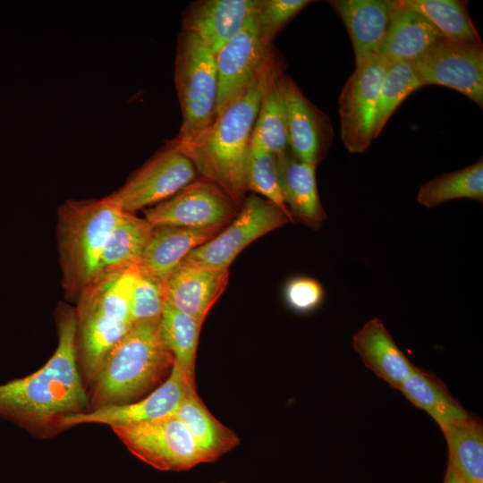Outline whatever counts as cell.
<instances>
[{
	"label": "cell",
	"instance_id": "obj_1",
	"mask_svg": "<svg viewBox=\"0 0 483 483\" xmlns=\"http://www.w3.org/2000/svg\"><path fill=\"white\" fill-rule=\"evenodd\" d=\"M58 345L36 372L0 385V417L31 432H54L64 416L83 412L88 396L78 369L77 316L57 311Z\"/></svg>",
	"mask_w": 483,
	"mask_h": 483
},
{
	"label": "cell",
	"instance_id": "obj_2",
	"mask_svg": "<svg viewBox=\"0 0 483 483\" xmlns=\"http://www.w3.org/2000/svg\"><path fill=\"white\" fill-rule=\"evenodd\" d=\"M276 60L275 57L247 90L199 135L185 143L169 140L192 161L205 179L218 185L235 202L247 191L245 166L250 138L263 87Z\"/></svg>",
	"mask_w": 483,
	"mask_h": 483
},
{
	"label": "cell",
	"instance_id": "obj_3",
	"mask_svg": "<svg viewBox=\"0 0 483 483\" xmlns=\"http://www.w3.org/2000/svg\"><path fill=\"white\" fill-rule=\"evenodd\" d=\"M160 318L134 323L108 354L93 380V409L137 401L172 369L174 358L162 340Z\"/></svg>",
	"mask_w": 483,
	"mask_h": 483
},
{
	"label": "cell",
	"instance_id": "obj_4",
	"mask_svg": "<svg viewBox=\"0 0 483 483\" xmlns=\"http://www.w3.org/2000/svg\"><path fill=\"white\" fill-rule=\"evenodd\" d=\"M136 270L132 267L103 272L77 299L78 354L84 374L91 381L133 326L131 301Z\"/></svg>",
	"mask_w": 483,
	"mask_h": 483
},
{
	"label": "cell",
	"instance_id": "obj_5",
	"mask_svg": "<svg viewBox=\"0 0 483 483\" xmlns=\"http://www.w3.org/2000/svg\"><path fill=\"white\" fill-rule=\"evenodd\" d=\"M107 196L100 199H69L58 210V247L66 294L78 299L100 274L107 239L122 217Z\"/></svg>",
	"mask_w": 483,
	"mask_h": 483
},
{
	"label": "cell",
	"instance_id": "obj_6",
	"mask_svg": "<svg viewBox=\"0 0 483 483\" xmlns=\"http://www.w3.org/2000/svg\"><path fill=\"white\" fill-rule=\"evenodd\" d=\"M174 82L182 114L175 143L192 140L216 117L218 75L216 55L196 34L182 30L178 36Z\"/></svg>",
	"mask_w": 483,
	"mask_h": 483
},
{
	"label": "cell",
	"instance_id": "obj_7",
	"mask_svg": "<svg viewBox=\"0 0 483 483\" xmlns=\"http://www.w3.org/2000/svg\"><path fill=\"white\" fill-rule=\"evenodd\" d=\"M111 428L134 456L159 470H187L207 462L185 425L174 415Z\"/></svg>",
	"mask_w": 483,
	"mask_h": 483
},
{
	"label": "cell",
	"instance_id": "obj_8",
	"mask_svg": "<svg viewBox=\"0 0 483 483\" xmlns=\"http://www.w3.org/2000/svg\"><path fill=\"white\" fill-rule=\"evenodd\" d=\"M289 221L292 218L278 206L259 196L250 195L230 225L191 250L180 265L228 269L246 246Z\"/></svg>",
	"mask_w": 483,
	"mask_h": 483
},
{
	"label": "cell",
	"instance_id": "obj_9",
	"mask_svg": "<svg viewBox=\"0 0 483 483\" xmlns=\"http://www.w3.org/2000/svg\"><path fill=\"white\" fill-rule=\"evenodd\" d=\"M195 177L196 167L192 161L167 141L122 187L107 197L122 211L134 214L173 197Z\"/></svg>",
	"mask_w": 483,
	"mask_h": 483
},
{
	"label": "cell",
	"instance_id": "obj_10",
	"mask_svg": "<svg viewBox=\"0 0 483 483\" xmlns=\"http://www.w3.org/2000/svg\"><path fill=\"white\" fill-rule=\"evenodd\" d=\"M390 64L379 54L370 55L356 65L341 91V139L351 153H363L374 140L373 125L379 89Z\"/></svg>",
	"mask_w": 483,
	"mask_h": 483
},
{
	"label": "cell",
	"instance_id": "obj_11",
	"mask_svg": "<svg viewBox=\"0 0 483 483\" xmlns=\"http://www.w3.org/2000/svg\"><path fill=\"white\" fill-rule=\"evenodd\" d=\"M254 13L216 55L218 75L216 117L238 99L275 57L271 44L258 30Z\"/></svg>",
	"mask_w": 483,
	"mask_h": 483
},
{
	"label": "cell",
	"instance_id": "obj_12",
	"mask_svg": "<svg viewBox=\"0 0 483 483\" xmlns=\"http://www.w3.org/2000/svg\"><path fill=\"white\" fill-rule=\"evenodd\" d=\"M235 201L208 179L193 181L145 212L153 226L224 227L236 216Z\"/></svg>",
	"mask_w": 483,
	"mask_h": 483
},
{
	"label": "cell",
	"instance_id": "obj_13",
	"mask_svg": "<svg viewBox=\"0 0 483 483\" xmlns=\"http://www.w3.org/2000/svg\"><path fill=\"white\" fill-rule=\"evenodd\" d=\"M425 85L454 89L482 108L483 46L442 40L413 62Z\"/></svg>",
	"mask_w": 483,
	"mask_h": 483
},
{
	"label": "cell",
	"instance_id": "obj_14",
	"mask_svg": "<svg viewBox=\"0 0 483 483\" xmlns=\"http://www.w3.org/2000/svg\"><path fill=\"white\" fill-rule=\"evenodd\" d=\"M189 387L193 386L187 383L179 367L174 363L168 378L145 398L64 416L58 420L55 430L86 423L105 424L113 428L173 415Z\"/></svg>",
	"mask_w": 483,
	"mask_h": 483
},
{
	"label": "cell",
	"instance_id": "obj_15",
	"mask_svg": "<svg viewBox=\"0 0 483 483\" xmlns=\"http://www.w3.org/2000/svg\"><path fill=\"white\" fill-rule=\"evenodd\" d=\"M285 92L288 146L300 161L317 166L326 156L333 139L330 120L287 75Z\"/></svg>",
	"mask_w": 483,
	"mask_h": 483
},
{
	"label": "cell",
	"instance_id": "obj_16",
	"mask_svg": "<svg viewBox=\"0 0 483 483\" xmlns=\"http://www.w3.org/2000/svg\"><path fill=\"white\" fill-rule=\"evenodd\" d=\"M228 278V269L179 265L164 283L165 302L203 324Z\"/></svg>",
	"mask_w": 483,
	"mask_h": 483
},
{
	"label": "cell",
	"instance_id": "obj_17",
	"mask_svg": "<svg viewBox=\"0 0 483 483\" xmlns=\"http://www.w3.org/2000/svg\"><path fill=\"white\" fill-rule=\"evenodd\" d=\"M258 0H201L192 3L182 30L199 37L215 55L245 25Z\"/></svg>",
	"mask_w": 483,
	"mask_h": 483
},
{
	"label": "cell",
	"instance_id": "obj_18",
	"mask_svg": "<svg viewBox=\"0 0 483 483\" xmlns=\"http://www.w3.org/2000/svg\"><path fill=\"white\" fill-rule=\"evenodd\" d=\"M329 4L348 30L354 49L355 64L378 54L398 2L333 0Z\"/></svg>",
	"mask_w": 483,
	"mask_h": 483
},
{
	"label": "cell",
	"instance_id": "obj_19",
	"mask_svg": "<svg viewBox=\"0 0 483 483\" xmlns=\"http://www.w3.org/2000/svg\"><path fill=\"white\" fill-rule=\"evenodd\" d=\"M223 229L174 225L154 227L138 268L141 273L165 283L191 250L210 241Z\"/></svg>",
	"mask_w": 483,
	"mask_h": 483
},
{
	"label": "cell",
	"instance_id": "obj_20",
	"mask_svg": "<svg viewBox=\"0 0 483 483\" xmlns=\"http://www.w3.org/2000/svg\"><path fill=\"white\" fill-rule=\"evenodd\" d=\"M276 165L281 195L292 219L319 228L326 216L318 192L317 166L300 161L287 149L276 155Z\"/></svg>",
	"mask_w": 483,
	"mask_h": 483
},
{
	"label": "cell",
	"instance_id": "obj_21",
	"mask_svg": "<svg viewBox=\"0 0 483 483\" xmlns=\"http://www.w3.org/2000/svg\"><path fill=\"white\" fill-rule=\"evenodd\" d=\"M352 347L371 371L398 390L416 368L377 318L369 320L353 335Z\"/></svg>",
	"mask_w": 483,
	"mask_h": 483
},
{
	"label": "cell",
	"instance_id": "obj_22",
	"mask_svg": "<svg viewBox=\"0 0 483 483\" xmlns=\"http://www.w3.org/2000/svg\"><path fill=\"white\" fill-rule=\"evenodd\" d=\"M397 2L378 54L391 64L414 62L445 38L422 14Z\"/></svg>",
	"mask_w": 483,
	"mask_h": 483
},
{
	"label": "cell",
	"instance_id": "obj_23",
	"mask_svg": "<svg viewBox=\"0 0 483 483\" xmlns=\"http://www.w3.org/2000/svg\"><path fill=\"white\" fill-rule=\"evenodd\" d=\"M173 415L185 425L207 462L216 461L240 444L238 436L208 411L196 387H189Z\"/></svg>",
	"mask_w": 483,
	"mask_h": 483
},
{
	"label": "cell",
	"instance_id": "obj_24",
	"mask_svg": "<svg viewBox=\"0 0 483 483\" xmlns=\"http://www.w3.org/2000/svg\"><path fill=\"white\" fill-rule=\"evenodd\" d=\"M285 77L276 60L267 76L250 138L275 155L288 148Z\"/></svg>",
	"mask_w": 483,
	"mask_h": 483
},
{
	"label": "cell",
	"instance_id": "obj_25",
	"mask_svg": "<svg viewBox=\"0 0 483 483\" xmlns=\"http://www.w3.org/2000/svg\"><path fill=\"white\" fill-rule=\"evenodd\" d=\"M399 390L411 402L427 411L441 429L470 417L438 378L418 368Z\"/></svg>",
	"mask_w": 483,
	"mask_h": 483
},
{
	"label": "cell",
	"instance_id": "obj_26",
	"mask_svg": "<svg viewBox=\"0 0 483 483\" xmlns=\"http://www.w3.org/2000/svg\"><path fill=\"white\" fill-rule=\"evenodd\" d=\"M153 229L145 218L123 212L103 250L100 274L138 267Z\"/></svg>",
	"mask_w": 483,
	"mask_h": 483
},
{
	"label": "cell",
	"instance_id": "obj_27",
	"mask_svg": "<svg viewBox=\"0 0 483 483\" xmlns=\"http://www.w3.org/2000/svg\"><path fill=\"white\" fill-rule=\"evenodd\" d=\"M202 324L168 303L160 318L162 340L187 383L195 386V359Z\"/></svg>",
	"mask_w": 483,
	"mask_h": 483
},
{
	"label": "cell",
	"instance_id": "obj_28",
	"mask_svg": "<svg viewBox=\"0 0 483 483\" xmlns=\"http://www.w3.org/2000/svg\"><path fill=\"white\" fill-rule=\"evenodd\" d=\"M449 450V463L465 483H483V429L468 419L442 429Z\"/></svg>",
	"mask_w": 483,
	"mask_h": 483
},
{
	"label": "cell",
	"instance_id": "obj_29",
	"mask_svg": "<svg viewBox=\"0 0 483 483\" xmlns=\"http://www.w3.org/2000/svg\"><path fill=\"white\" fill-rule=\"evenodd\" d=\"M400 3L422 14L436 28L445 40L482 43L464 1L400 0Z\"/></svg>",
	"mask_w": 483,
	"mask_h": 483
},
{
	"label": "cell",
	"instance_id": "obj_30",
	"mask_svg": "<svg viewBox=\"0 0 483 483\" xmlns=\"http://www.w3.org/2000/svg\"><path fill=\"white\" fill-rule=\"evenodd\" d=\"M456 199L483 200V161L461 170L443 174L422 184L417 194L418 202L434 208Z\"/></svg>",
	"mask_w": 483,
	"mask_h": 483
},
{
	"label": "cell",
	"instance_id": "obj_31",
	"mask_svg": "<svg viewBox=\"0 0 483 483\" xmlns=\"http://www.w3.org/2000/svg\"><path fill=\"white\" fill-rule=\"evenodd\" d=\"M423 86L413 62L390 64L379 89L373 125L374 140L380 134L399 105Z\"/></svg>",
	"mask_w": 483,
	"mask_h": 483
},
{
	"label": "cell",
	"instance_id": "obj_32",
	"mask_svg": "<svg viewBox=\"0 0 483 483\" xmlns=\"http://www.w3.org/2000/svg\"><path fill=\"white\" fill-rule=\"evenodd\" d=\"M245 185L246 190L261 195L292 218L281 195L276 155L251 139L245 166Z\"/></svg>",
	"mask_w": 483,
	"mask_h": 483
},
{
	"label": "cell",
	"instance_id": "obj_33",
	"mask_svg": "<svg viewBox=\"0 0 483 483\" xmlns=\"http://www.w3.org/2000/svg\"><path fill=\"white\" fill-rule=\"evenodd\" d=\"M165 303L164 283L141 273L137 267L131 301L133 324L160 318Z\"/></svg>",
	"mask_w": 483,
	"mask_h": 483
},
{
	"label": "cell",
	"instance_id": "obj_34",
	"mask_svg": "<svg viewBox=\"0 0 483 483\" xmlns=\"http://www.w3.org/2000/svg\"><path fill=\"white\" fill-rule=\"evenodd\" d=\"M308 0H258L255 19L262 38L269 44L302 8Z\"/></svg>",
	"mask_w": 483,
	"mask_h": 483
},
{
	"label": "cell",
	"instance_id": "obj_35",
	"mask_svg": "<svg viewBox=\"0 0 483 483\" xmlns=\"http://www.w3.org/2000/svg\"><path fill=\"white\" fill-rule=\"evenodd\" d=\"M324 290L315 279L299 276L290 280L284 288L287 304L298 312H308L317 308L323 300Z\"/></svg>",
	"mask_w": 483,
	"mask_h": 483
},
{
	"label": "cell",
	"instance_id": "obj_36",
	"mask_svg": "<svg viewBox=\"0 0 483 483\" xmlns=\"http://www.w3.org/2000/svg\"><path fill=\"white\" fill-rule=\"evenodd\" d=\"M443 483H465L453 466L448 462Z\"/></svg>",
	"mask_w": 483,
	"mask_h": 483
},
{
	"label": "cell",
	"instance_id": "obj_37",
	"mask_svg": "<svg viewBox=\"0 0 483 483\" xmlns=\"http://www.w3.org/2000/svg\"><path fill=\"white\" fill-rule=\"evenodd\" d=\"M217 483H225V482H217Z\"/></svg>",
	"mask_w": 483,
	"mask_h": 483
}]
</instances>
